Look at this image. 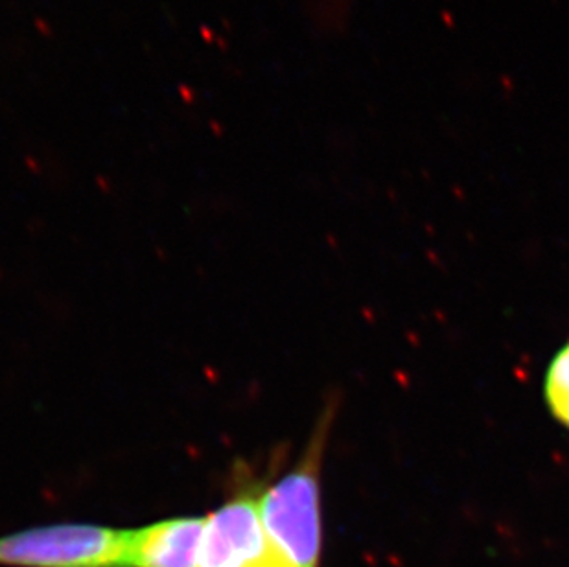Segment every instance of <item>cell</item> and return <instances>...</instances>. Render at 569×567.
Listing matches in <instances>:
<instances>
[{
  "mask_svg": "<svg viewBox=\"0 0 569 567\" xmlns=\"http://www.w3.org/2000/svg\"><path fill=\"white\" fill-rule=\"evenodd\" d=\"M333 417L336 404H330L296 466L260 493V514L273 567L321 564V471Z\"/></svg>",
  "mask_w": 569,
  "mask_h": 567,
  "instance_id": "cell-1",
  "label": "cell"
},
{
  "mask_svg": "<svg viewBox=\"0 0 569 567\" xmlns=\"http://www.w3.org/2000/svg\"><path fill=\"white\" fill-rule=\"evenodd\" d=\"M129 530L54 524L0 536L4 567H124Z\"/></svg>",
  "mask_w": 569,
  "mask_h": 567,
  "instance_id": "cell-2",
  "label": "cell"
},
{
  "mask_svg": "<svg viewBox=\"0 0 569 567\" xmlns=\"http://www.w3.org/2000/svg\"><path fill=\"white\" fill-rule=\"evenodd\" d=\"M199 567H273L260 514V493L249 483L204 516Z\"/></svg>",
  "mask_w": 569,
  "mask_h": 567,
  "instance_id": "cell-3",
  "label": "cell"
},
{
  "mask_svg": "<svg viewBox=\"0 0 569 567\" xmlns=\"http://www.w3.org/2000/svg\"><path fill=\"white\" fill-rule=\"evenodd\" d=\"M204 518L179 516L131 529L124 567H199Z\"/></svg>",
  "mask_w": 569,
  "mask_h": 567,
  "instance_id": "cell-4",
  "label": "cell"
},
{
  "mask_svg": "<svg viewBox=\"0 0 569 567\" xmlns=\"http://www.w3.org/2000/svg\"><path fill=\"white\" fill-rule=\"evenodd\" d=\"M543 392L549 411L569 429V341L549 365Z\"/></svg>",
  "mask_w": 569,
  "mask_h": 567,
  "instance_id": "cell-5",
  "label": "cell"
}]
</instances>
